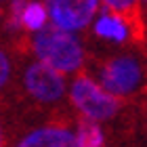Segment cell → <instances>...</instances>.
I'll return each instance as SVG.
<instances>
[{
    "instance_id": "cell-1",
    "label": "cell",
    "mask_w": 147,
    "mask_h": 147,
    "mask_svg": "<svg viewBox=\"0 0 147 147\" xmlns=\"http://www.w3.org/2000/svg\"><path fill=\"white\" fill-rule=\"evenodd\" d=\"M99 84L118 99L147 101V61L135 51L109 53L97 61Z\"/></svg>"
},
{
    "instance_id": "cell-2",
    "label": "cell",
    "mask_w": 147,
    "mask_h": 147,
    "mask_svg": "<svg viewBox=\"0 0 147 147\" xmlns=\"http://www.w3.org/2000/svg\"><path fill=\"white\" fill-rule=\"evenodd\" d=\"M30 53H34L38 61L51 65L61 74H74L82 69L86 63L84 44L67 30L57 28L55 23L44 25L32 36Z\"/></svg>"
},
{
    "instance_id": "cell-3",
    "label": "cell",
    "mask_w": 147,
    "mask_h": 147,
    "mask_svg": "<svg viewBox=\"0 0 147 147\" xmlns=\"http://www.w3.org/2000/svg\"><path fill=\"white\" fill-rule=\"evenodd\" d=\"M69 99L80 118H88L95 122H111L120 116L126 101L111 95L90 76L88 71H78L69 86Z\"/></svg>"
},
{
    "instance_id": "cell-4",
    "label": "cell",
    "mask_w": 147,
    "mask_h": 147,
    "mask_svg": "<svg viewBox=\"0 0 147 147\" xmlns=\"http://www.w3.org/2000/svg\"><path fill=\"white\" fill-rule=\"evenodd\" d=\"M19 88L23 99L40 111H55L61 107L65 97V80L61 71L53 69L42 61H28L21 71Z\"/></svg>"
},
{
    "instance_id": "cell-5",
    "label": "cell",
    "mask_w": 147,
    "mask_h": 147,
    "mask_svg": "<svg viewBox=\"0 0 147 147\" xmlns=\"http://www.w3.org/2000/svg\"><path fill=\"white\" fill-rule=\"evenodd\" d=\"M71 122V113L65 107H59L51 111L44 122L21 132L13 147H78Z\"/></svg>"
},
{
    "instance_id": "cell-6",
    "label": "cell",
    "mask_w": 147,
    "mask_h": 147,
    "mask_svg": "<svg viewBox=\"0 0 147 147\" xmlns=\"http://www.w3.org/2000/svg\"><path fill=\"white\" fill-rule=\"evenodd\" d=\"M51 21L61 30L80 32L92 21L99 0H44Z\"/></svg>"
},
{
    "instance_id": "cell-7",
    "label": "cell",
    "mask_w": 147,
    "mask_h": 147,
    "mask_svg": "<svg viewBox=\"0 0 147 147\" xmlns=\"http://www.w3.org/2000/svg\"><path fill=\"white\" fill-rule=\"evenodd\" d=\"M103 9L122 17L132 32V44L143 46L147 40V21L143 17V9L139 0H101Z\"/></svg>"
},
{
    "instance_id": "cell-8",
    "label": "cell",
    "mask_w": 147,
    "mask_h": 147,
    "mask_svg": "<svg viewBox=\"0 0 147 147\" xmlns=\"http://www.w3.org/2000/svg\"><path fill=\"white\" fill-rule=\"evenodd\" d=\"M92 36L99 40H107L111 44H132V32L128 23L105 9L92 25Z\"/></svg>"
},
{
    "instance_id": "cell-9",
    "label": "cell",
    "mask_w": 147,
    "mask_h": 147,
    "mask_svg": "<svg viewBox=\"0 0 147 147\" xmlns=\"http://www.w3.org/2000/svg\"><path fill=\"white\" fill-rule=\"evenodd\" d=\"M74 132H76L78 147H103V143H105V132L95 120L78 118Z\"/></svg>"
},
{
    "instance_id": "cell-10",
    "label": "cell",
    "mask_w": 147,
    "mask_h": 147,
    "mask_svg": "<svg viewBox=\"0 0 147 147\" xmlns=\"http://www.w3.org/2000/svg\"><path fill=\"white\" fill-rule=\"evenodd\" d=\"M49 21V9H46L44 2H38V0H30L23 9V15H21V25L25 32H32L36 34L46 25Z\"/></svg>"
},
{
    "instance_id": "cell-11",
    "label": "cell",
    "mask_w": 147,
    "mask_h": 147,
    "mask_svg": "<svg viewBox=\"0 0 147 147\" xmlns=\"http://www.w3.org/2000/svg\"><path fill=\"white\" fill-rule=\"evenodd\" d=\"M15 53L9 46L0 44V95H6L13 84V76H15Z\"/></svg>"
},
{
    "instance_id": "cell-12",
    "label": "cell",
    "mask_w": 147,
    "mask_h": 147,
    "mask_svg": "<svg viewBox=\"0 0 147 147\" xmlns=\"http://www.w3.org/2000/svg\"><path fill=\"white\" fill-rule=\"evenodd\" d=\"M0 147H6V130H4L2 116H0Z\"/></svg>"
},
{
    "instance_id": "cell-13",
    "label": "cell",
    "mask_w": 147,
    "mask_h": 147,
    "mask_svg": "<svg viewBox=\"0 0 147 147\" xmlns=\"http://www.w3.org/2000/svg\"><path fill=\"white\" fill-rule=\"evenodd\" d=\"M4 15H6V11H4V6L0 4V30H2V23H4Z\"/></svg>"
},
{
    "instance_id": "cell-14",
    "label": "cell",
    "mask_w": 147,
    "mask_h": 147,
    "mask_svg": "<svg viewBox=\"0 0 147 147\" xmlns=\"http://www.w3.org/2000/svg\"><path fill=\"white\" fill-rule=\"evenodd\" d=\"M143 2H145V4H147V0H143Z\"/></svg>"
},
{
    "instance_id": "cell-15",
    "label": "cell",
    "mask_w": 147,
    "mask_h": 147,
    "mask_svg": "<svg viewBox=\"0 0 147 147\" xmlns=\"http://www.w3.org/2000/svg\"><path fill=\"white\" fill-rule=\"evenodd\" d=\"M0 2H4V0H0Z\"/></svg>"
},
{
    "instance_id": "cell-16",
    "label": "cell",
    "mask_w": 147,
    "mask_h": 147,
    "mask_svg": "<svg viewBox=\"0 0 147 147\" xmlns=\"http://www.w3.org/2000/svg\"><path fill=\"white\" fill-rule=\"evenodd\" d=\"M103 147H105V145H103Z\"/></svg>"
}]
</instances>
